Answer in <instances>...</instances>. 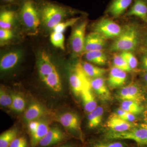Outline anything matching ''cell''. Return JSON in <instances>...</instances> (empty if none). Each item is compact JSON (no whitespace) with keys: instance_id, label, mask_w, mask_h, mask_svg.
I'll use <instances>...</instances> for the list:
<instances>
[{"instance_id":"obj_1","label":"cell","mask_w":147,"mask_h":147,"mask_svg":"<svg viewBox=\"0 0 147 147\" xmlns=\"http://www.w3.org/2000/svg\"><path fill=\"white\" fill-rule=\"evenodd\" d=\"M138 29L133 24L126 25L121 32L111 44L110 50L113 52H131L137 47L139 43Z\"/></svg>"},{"instance_id":"obj_2","label":"cell","mask_w":147,"mask_h":147,"mask_svg":"<svg viewBox=\"0 0 147 147\" xmlns=\"http://www.w3.org/2000/svg\"><path fill=\"white\" fill-rule=\"evenodd\" d=\"M66 11L62 7L51 3L45 4L40 11L41 20L45 27L53 29L66 16Z\"/></svg>"},{"instance_id":"obj_3","label":"cell","mask_w":147,"mask_h":147,"mask_svg":"<svg viewBox=\"0 0 147 147\" xmlns=\"http://www.w3.org/2000/svg\"><path fill=\"white\" fill-rule=\"evenodd\" d=\"M21 21L25 27L32 31H36L40 24V13L32 0H26L20 11Z\"/></svg>"},{"instance_id":"obj_4","label":"cell","mask_w":147,"mask_h":147,"mask_svg":"<svg viewBox=\"0 0 147 147\" xmlns=\"http://www.w3.org/2000/svg\"><path fill=\"white\" fill-rule=\"evenodd\" d=\"M91 79L87 76L82 67L81 63L74 66L69 77L71 90L75 95H81L82 91L91 86Z\"/></svg>"},{"instance_id":"obj_5","label":"cell","mask_w":147,"mask_h":147,"mask_svg":"<svg viewBox=\"0 0 147 147\" xmlns=\"http://www.w3.org/2000/svg\"><path fill=\"white\" fill-rule=\"evenodd\" d=\"M106 138L110 140H131L139 144L147 145V126L134 127L123 132H110Z\"/></svg>"},{"instance_id":"obj_6","label":"cell","mask_w":147,"mask_h":147,"mask_svg":"<svg viewBox=\"0 0 147 147\" xmlns=\"http://www.w3.org/2000/svg\"><path fill=\"white\" fill-rule=\"evenodd\" d=\"M88 22H81L74 27L70 38L71 49L74 55H81L84 53L86 29Z\"/></svg>"},{"instance_id":"obj_7","label":"cell","mask_w":147,"mask_h":147,"mask_svg":"<svg viewBox=\"0 0 147 147\" xmlns=\"http://www.w3.org/2000/svg\"><path fill=\"white\" fill-rule=\"evenodd\" d=\"M122 30V28L119 25L108 18L101 19L94 27V32L105 39L116 38L120 34Z\"/></svg>"},{"instance_id":"obj_8","label":"cell","mask_w":147,"mask_h":147,"mask_svg":"<svg viewBox=\"0 0 147 147\" xmlns=\"http://www.w3.org/2000/svg\"><path fill=\"white\" fill-rule=\"evenodd\" d=\"M68 137L64 131L57 127L50 128L37 147H50L65 142Z\"/></svg>"},{"instance_id":"obj_9","label":"cell","mask_w":147,"mask_h":147,"mask_svg":"<svg viewBox=\"0 0 147 147\" xmlns=\"http://www.w3.org/2000/svg\"><path fill=\"white\" fill-rule=\"evenodd\" d=\"M117 97L119 100H132L141 103L144 99L142 90L136 84L132 83L123 87L117 94Z\"/></svg>"},{"instance_id":"obj_10","label":"cell","mask_w":147,"mask_h":147,"mask_svg":"<svg viewBox=\"0 0 147 147\" xmlns=\"http://www.w3.org/2000/svg\"><path fill=\"white\" fill-rule=\"evenodd\" d=\"M59 121L65 128L82 135L80 119L75 113L71 112L63 113L59 117Z\"/></svg>"},{"instance_id":"obj_11","label":"cell","mask_w":147,"mask_h":147,"mask_svg":"<svg viewBox=\"0 0 147 147\" xmlns=\"http://www.w3.org/2000/svg\"><path fill=\"white\" fill-rule=\"evenodd\" d=\"M105 39L96 32H93L86 36L84 53L102 50L105 45Z\"/></svg>"},{"instance_id":"obj_12","label":"cell","mask_w":147,"mask_h":147,"mask_svg":"<svg viewBox=\"0 0 147 147\" xmlns=\"http://www.w3.org/2000/svg\"><path fill=\"white\" fill-rule=\"evenodd\" d=\"M127 75L125 71L113 66L110 69L108 79V86L111 89L122 86L125 84Z\"/></svg>"},{"instance_id":"obj_13","label":"cell","mask_w":147,"mask_h":147,"mask_svg":"<svg viewBox=\"0 0 147 147\" xmlns=\"http://www.w3.org/2000/svg\"><path fill=\"white\" fill-rule=\"evenodd\" d=\"M107 126L111 132H123L134 127L133 124L120 118L116 114L112 115L108 119Z\"/></svg>"},{"instance_id":"obj_14","label":"cell","mask_w":147,"mask_h":147,"mask_svg":"<svg viewBox=\"0 0 147 147\" xmlns=\"http://www.w3.org/2000/svg\"><path fill=\"white\" fill-rule=\"evenodd\" d=\"M91 86L98 96L102 101L110 100L111 93L102 77L91 79Z\"/></svg>"},{"instance_id":"obj_15","label":"cell","mask_w":147,"mask_h":147,"mask_svg":"<svg viewBox=\"0 0 147 147\" xmlns=\"http://www.w3.org/2000/svg\"><path fill=\"white\" fill-rule=\"evenodd\" d=\"M38 69L41 79L57 70L49 55L45 52H42L39 55L38 60Z\"/></svg>"},{"instance_id":"obj_16","label":"cell","mask_w":147,"mask_h":147,"mask_svg":"<svg viewBox=\"0 0 147 147\" xmlns=\"http://www.w3.org/2000/svg\"><path fill=\"white\" fill-rule=\"evenodd\" d=\"M21 55V52L18 50L11 51L4 55L0 61L1 71H7L13 68L18 63Z\"/></svg>"},{"instance_id":"obj_17","label":"cell","mask_w":147,"mask_h":147,"mask_svg":"<svg viewBox=\"0 0 147 147\" xmlns=\"http://www.w3.org/2000/svg\"><path fill=\"white\" fill-rule=\"evenodd\" d=\"M81 96L84 109L88 113H91L97 108V102L91 87L84 89L81 93Z\"/></svg>"},{"instance_id":"obj_18","label":"cell","mask_w":147,"mask_h":147,"mask_svg":"<svg viewBox=\"0 0 147 147\" xmlns=\"http://www.w3.org/2000/svg\"><path fill=\"white\" fill-rule=\"evenodd\" d=\"M45 110L43 106L38 103H32L26 110L24 119L27 122L36 120L44 115Z\"/></svg>"},{"instance_id":"obj_19","label":"cell","mask_w":147,"mask_h":147,"mask_svg":"<svg viewBox=\"0 0 147 147\" xmlns=\"http://www.w3.org/2000/svg\"><path fill=\"white\" fill-rule=\"evenodd\" d=\"M127 16H135L147 22V6L142 0H136L127 14Z\"/></svg>"},{"instance_id":"obj_20","label":"cell","mask_w":147,"mask_h":147,"mask_svg":"<svg viewBox=\"0 0 147 147\" xmlns=\"http://www.w3.org/2000/svg\"><path fill=\"white\" fill-rule=\"evenodd\" d=\"M132 0H114L109 7V13L115 17L121 16L130 5Z\"/></svg>"},{"instance_id":"obj_21","label":"cell","mask_w":147,"mask_h":147,"mask_svg":"<svg viewBox=\"0 0 147 147\" xmlns=\"http://www.w3.org/2000/svg\"><path fill=\"white\" fill-rule=\"evenodd\" d=\"M84 72L90 79L102 77L107 72V69L94 65L87 62L81 63Z\"/></svg>"},{"instance_id":"obj_22","label":"cell","mask_w":147,"mask_h":147,"mask_svg":"<svg viewBox=\"0 0 147 147\" xmlns=\"http://www.w3.org/2000/svg\"><path fill=\"white\" fill-rule=\"evenodd\" d=\"M50 128L47 123L41 121L36 131L34 134L30 137V147H37L40 140L45 137Z\"/></svg>"},{"instance_id":"obj_23","label":"cell","mask_w":147,"mask_h":147,"mask_svg":"<svg viewBox=\"0 0 147 147\" xmlns=\"http://www.w3.org/2000/svg\"><path fill=\"white\" fill-rule=\"evenodd\" d=\"M104 109L101 106H97L88 116V126L90 129L97 127L102 122Z\"/></svg>"},{"instance_id":"obj_24","label":"cell","mask_w":147,"mask_h":147,"mask_svg":"<svg viewBox=\"0 0 147 147\" xmlns=\"http://www.w3.org/2000/svg\"><path fill=\"white\" fill-rule=\"evenodd\" d=\"M42 80L47 86L54 91L59 92L61 90L60 78L57 70L47 75Z\"/></svg>"},{"instance_id":"obj_25","label":"cell","mask_w":147,"mask_h":147,"mask_svg":"<svg viewBox=\"0 0 147 147\" xmlns=\"http://www.w3.org/2000/svg\"><path fill=\"white\" fill-rule=\"evenodd\" d=\"M85 57L87 61L97 65H104L107 63V56L102 50L87 52Z\"/></svg>"},{"instance_id":"obj_26","label":"cell","mask_w":147,"mask_h":147,"mask_svg":"<svg viewBox=\"0 0 147 147\" xmlns=\"http://www.w3.org/2000/svg\"><path fill=\"white\" fill-rule=\"evenodd\" d=\"M15 18V13L13 11L3 10L0 14L1 28L10 29Z\"/></svg>"},{"instance_id":"obj_27","label":"cell","mask_w":147,"mask_h":147,"mask_svg":"<svg viewBox=\"0 0 147 147\" xmlns=\"http://www.w3.org/2000/svg\"><path fill=\"white\" fill-rule=\"evenodd\" d=\"M18 131L16 128L8 129L0 136V147H9L12 141L18 137Z\"/></svg>"},{"instance_id":"obj_28","label":"cell","mask_w":147,"mask_h":147,"mask_svg":"<svg viewBox=\"0 0 147 147\" xmlns=\"http://www.w3.org/2000/svg\"><path fill=\"white\" fill-rule=\"evenodd\" d=\"M121 108L134 115H139L143 111V106L139 102L132 100H123L121 102Z\"/></svg>"},{"instance_id":"obj_29","label":"cell","mask_w":147,"mask_h":147,"mask_svg":"<svg viewBox=\"0 0 147 147\" xmlns=\"http://www.w3.org/2000/svg\"><path fill=\"white\" fill-rule=\"evenodd\" d=\"M12 104L11 110L17 112H23L26 108V102L24 98L18 94L13 93L11 94Z\"/></svg>"},{"instance_id":"obj_30","label":"cell","mask_w":147,"mask_h":147,"mask_svg":"<svg viewBox=\"0 0 147 147\" xmlns=\"http://www.w3.org/2000/svg\"><path fill=\"white\" fill-rule=\"evenodd\" d=\"M50 41L55 47L61 50L65 49V36L63 33L53 31L50 34Z\"/></svg>"},{"instance_id":"obj_31","label":"cell","mask_w":147,"mask_h":147,"mask_svg":"<svg viewBox=\"0 0 147 147\" xmlns=\"http://www.w3.org/2000/svg\"><path fill=\"white\" fill-rule=\"evenodd\" d=\"M80 17H75L67 19L66 21L59 23L53 29V31L63 33L69 27L74 26L78 22Z\"/></svg>"},{"instance_id":"obj_32","label":"cell","mask_w":147,"mask_h":147,"mask_svg":"<svg viewBox=\"0 0 147 147\" xmlns=\"http://www.w3.org/2000/svg\"><path fill=\"white\" fill-rule=\"evenodd\" d=\"M113 63L114 66L120 69L125 72H129L131 70L126 61L121 55L116 54L114 55L113 57Z\"/></svg>"},{"instance_id":"obj_33","label":"cell","mask_w":147,"mask_h":147,"mask_svg":"<svg viewBox=\"0 0 147 147\" xmlns=\"http://www.w3.org/2000/svg\"><path fill=\"white\" fill-rule=\"evenodd\" d=\"M121 56L125 60L131 70L137 68L138 66V61L136 57L130 52H122Z\"/></svg>"},{"instance_id":"obj_34","label":"cell","mask_w":147,"mask_h":147,"mask_svg":"<svg viewBox=\"0 0 147 147\" xmlns=\"http://www.w3.org/2000/svg\"><path fill=\"white\" fill-rule=\"evenodd\" d=\"M0 103L3 107H7L11 109L12 104L11 95H9L3 88H1L0 90Z\"/></svg>"},{"instance_id":"obj_35","label":"cell","mask_w":147,"mask_h":147,"mask_svg":"<svg viewBox=\"0 0 147 147\" xmlns=\"http://www.w3.org/2000/svg\"><path fill=\"white\" fill-rule=\"evenodd\" d=\"M92 147H126L125 143L119 141L112 142H97L93 144Z\"/></svg>"},{"instance_id":"obj_36","label":"cell","mask_w":147,"mask_h":147,"mask_svg":"<svg viewBox=\"0 0 147 147\" xmlns=\"http://www.w3.org/2000/svg\"><path fill=\"white\" fill-rule=\"evenodd\" d=\"M9 147H28L27 139L24 136H18L12 141Z\"/></svg>"},{"instance_id":"obj_37","label":"cell","mask_w":147,"mask_h":147,"mask_svg":"<svg viewBox=\"0 0 147 147\" xmlns=\"http://www.w3.org/2000/svg\"><path fill=\"white\" fill-rule=\"evenodd\" d=\"M13 32L10 29H0V40L1 42L8 41L13 38Z\"/></svg>"},{"instance_id":"obj_38","label":"cell","mask_w":147,"mask_h":147,"mask_svg":"<svg viewBox=\"0 0 147 147\" xmlns=\"http://www.w3.org/2000/svg\"><path fill=\"white\" fill-rule=\"evenodd\" d=\"M40 121L38 120H34L31 121L30 122L28 123V129L29 133H30V137L34 134L35 132L36 131L38 127L39 126Z\"/></svg>"},{"instance_id":"obj_39","label":"cell","mask_w":147,"mask_h":147,"mask_svg":"<svg viewBox=\"0 0 147 147\" xmlns=\"http://www.w3.org/2000/svg\"><path fill=\"white\" fill-rule=\"evenodd\" d=\"M127 113V112L123 110L121 108H119L117 110L116 114L119 117L125 120V116H126Z\"/></svg>"},{"instance_id":"obj_40","label":"cell","mask_w":147,"mask_h":147,"mask_svg":"<svg viewBox=\"0 0 147 147\" xmlns=\"http://www.w3.org/2000/svg\"><path fill=\"white\" fill-rule=\"evenodd\" d=\"M136 119V117L133 114H131L127 112V113L126 115L125 116V120L129 122H131L134 121Z\"/></svg>"},{"instance_id":"obj_41","label":"cell","mask_w":147,"mask_h":147,"mask_svg":"<svg viewBox=\"0 0 147 147\" xmlns=\"http://www.w3.org/2000/svg\"><path fill=\"white\" fill-rule=\"evenodd\" d=\"M142 63H143V65L144 67L146 69V70L147 71V56H144L143 57L142 59Z\"/></svg>"},{"instance_id":"obj_42","label":"cell","mask_w":147,"mask_h":147,"mask_svg":"<svg viewBox=\"0 0 147 147\" xmlns=\"http://www.w3.org/2000/svg\"><path fill=\"white\" fill-rule=\"evenodd\" d=\"M56 147H76L75 145L71 144H64L60 145Z\"/></svg>"},{"instance_id":"obj_43","label":"cell","mask_w":147,"mask_h":147,"mask_svg":"<svg viewBox=\"0 0 147 147\" xmlns=\"http://www.w3.org/2000/svg\"><path fill=\"white\" fill-rule=\"evenodd\" d=\"M144 79L145 82H146L147 85V73L145 74L144 76Z\"/></svg>"},{"instance_id":"obj_44","label":"cell","mask_w":147,"mask_h":147,"mask_svg":"<svg viewBox=\"0 0 147 147\" xmlns=\"http://www.w3.org/2000/svg\"><path fill=\"white\" fill-rule=\"evenodd\" d=\"M3 1L5 2H10L14 0H3Z\"/></svg>"}]
</instances>
